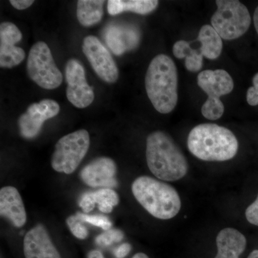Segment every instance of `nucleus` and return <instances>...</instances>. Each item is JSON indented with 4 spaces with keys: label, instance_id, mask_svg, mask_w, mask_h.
<instances>
[{
    "label": "nucleus",
    "instance_id": "nucleus-1",
    "mask_svg": "<svg viewBox=\"0 0 258 258\" xmlns=\"http://www.w3.org/2000/svg\"><path fill=\"white\" fill-rule=\"evenodd\" d=\"M146 157L149 170L163 181H177L187 174L189 165L186 157L165 132L157 131L149 134Z\"/></svg>",
    "mask_w": 258,
    "mask_h": 258
},
{
    "label": "nucleus",
    "instance_id": "nucleus-2",
    "mask_svg": "<svg viewBox=\"0 0 258 258\" xmlns=\"http://www.w3.org/2000/svg\"><path fill=\"white\" fill-rule=\"evenodd\" d=\"M187 147L195 157L206 161H225L233 159L238 142L230 129L215 123H202L191 129Z\"/></svg>",
    "mask_w": 258,
    "mask_h": 258
},
{
    "label": "nucleus",
    "instance_id": "nucleus-3",
    "mask_svg": "<svg viewBox=\"0 0 258 258\" xmlns=\"http://www.w3.org/2000/svg\"><path fill=\"white\" fill-rule=\"evenodd\" d=\"M147 96L156 110L163 114L171 113L178 101L177 69L169 56L160 54L154 57L145 76Z\"/></svg>",
    "mask_w": 258,
    "mask_h": 258
},
{
    "label": "nucleus",
    "instance_id": "nucleus-4",
    "mask_svg": "<svg viewBox=\"0 0 258 258\" xmlns=\"http://www.w3.org/2000/svg\"><path fill=\"white\" fill-rule=\"evenodd\" d=\"M132 190L137 202L156 218L170 220L181 210V199L177 191L164 181L141 176L134 180Z\"/></svg>",
    "mask_w": 258,
    "mask_h": 258
},
{
    "label": "nucleus",
    "instance_id": "nucleus-5",
    "mask_svg": "<svg viewBox=\"0 0 258 258\" xmlns=\"http://www.w3.org/2000/svg\"><path fill=\"white\" fill-rule=\"evenodd\" d=\"M212 26L222 39L235 40L248 30L251 17L247 8L237 0H217Z\"/></svg>",
    "mask_w": 258,
    "mask_h": 258
},
{
    "label": "nucleus",
    "instance_id": "nucleus-6",
    "mask_svg": "<svg viewBox=\"0 0 258 258\" xmlns=\"http://www.w3.org/2000/svg\"><path fill=\"white\" fill-rule=\"evenodd\" d=\"M90 147V136L85 129L67 134L59 139L51 159L57 172L71 174L86 157Z\"/></svg>",
    "mask_w": 258,
    "mask_h": 258
},
{
    "label": "nucleus",
    "instance_id": "nucleus-7",
    "mask_svg": "<svg viewBox=\"0 0 258 258\" xmlns=\"http://www.w3.org/2000/svg\"><path fill=\"white\" fill-rule=\"evenodd\" d=\"M27 71L30 79L44 89H55L63 80L45 42H37L32 45L27 61Z\"/></svg>",
    "mask_w": 258,
    "mask_h": 258
},
{
    "label": "nucleus",
    "instance_id": "nucleus-8",
    "mask_svg": "<svg viewBox=\"0 0 258 258\" xmlns=\"http://www.w3.org/2000/svg\"><path fill=\"white\" fill-rule=\"evenodd\" d=\"M83 52L97 76L104 82H116L119 76L118 67L114 60L99 39L93 35L85 37L83 41Z\"/></svg>",
    "mask_w": 258,
    "mask_h": 258
},
{
    "label": "nucleus",
    "instance_id": "nucleus-9",
    "mask_svg": "<svg viewBox=\"0 0 258 258\" xmlns=\"http://www.w3.org/2000/svg\"><path fill=\"white\" fill-rule=\"evenodd\" d=\"M64 74L68 84L66 96L70 103L78 108H85L91 105L94 101V91L86 81L82 64L76 59H71L66 63Z\"/></svg>",
    "mask_w": 258,
    "mask_h": 258
},
{
    "label": "nucleus",
    "instance_id": "nucleus-10",
    "mask_svg": "<svg viewBox=\"0 0 258 258\" xmlns=\"http://www.w3.org/2000/svg\"><path fill=\"white\" fill-rule=\"evenodd\" d=\"M60 110L58 103L52 99H44L32 103L19 118L20 135L25 139L35 138L41 132L44 122L54 118Z\"/></svg>",
    "mask_w": 258,
    "mask_h": 258
},
{
    "label": "nucleus",
    "instance_id": "nucleus-11",
    "mask_svg": "<svg viewBox=\"0 0 258 258\" xmlns=\"http://www.w3.org/2000/svg\"><path fill=\"white\" fill-rule=\"evenodd\" d=\"M22 32L15 24L4 22L0 25V67L13 69L21 63L25 52L16 43L21 41Z\"/></svg>",
    "mask_w": 258,
    "mask_h": 258
},
{
    "label": "nucleus",
    "instance_id": "nucleus-12",
    "mask_svg": "<svg viewBox=\"0 0 258 258\" xmlns=\"http://www.w3.org/2000/svg\"><path fill=\"white\" fill-rule=\"evenodd\" d=\"M117 166L111 158L98 157L85 166L80 176L85 184L91 187H115L118 184L115 174Z\"/></svg>",
    "mask_w": 258,
    "mask_h": 258
},
{
    "label": "nucleus",
    "instance_id": "nucleus-13",
    "mask_svg": "<svg viewBox=\"0 0 258 258\" xmlns=\"http://www.w3.org/2000/svg\"><path fill=\"white\" fill-rule=\"evenodd\" d=\"M198 86L208 94L205 103L208 104H222L220 97L233 91L234 82L230 75L225 70H206L200 73L198 77Z\"/></svg>",
    "mask_w": 258,
    "mask_h": 258
},
{
    "label": "nucleus",
    "instance_id": "nucleus-14",
    "mask_svg": "<svg viewBox=\"0 0 258 258\" xmlns=\"http://www.w3.org/2000/svg\"><path fill=\"white\" fill-rule=\"evenodd\" d=\"M25 258H61L45 227L37 225L27 232L24 239Z\"/></svg>",
    "mask_w": 258,
    "mask_h": 258
},
{
    "label": "nucleus",
    "instance_id": "nucleus-15",
    "mask_svg": "<svg viewBox=\"0 0 258 258\" xmlns=\"http://www.w3.org/2000/svg\"><path fill=\"white\" fill-rule=\"evenodd\" d=\"M105 40L115 55H121L137 47L140 42V34L130 25H111L106 28Z\"/></svg>",
    "mask_w": 258,
    "mask_h": 258
},
{
    "label": "nucleus",
    "instance_id": "nucleus-16",
    "mask_svg": "<svg viewBox=\"0 0 258 258\" xmlns=\"http://www.w3.org/2000/svg\"><path fill=\"white\" fill-rule=\"evenodd\" d=\"M0 215L17 227L26 223L27 213L23 199L14 186H4L0 190Z\"/></svg>",
    "mask_w": 258,
    "mask_h": 258
},
{
    "label": "nucleus",
    "instance_id": "nucleus-17",
    "mask_svg": "<svg viewBox=\"0 0 258 258\" xmlns=\"http://www.w3.org/2000/svg\"><path fill=\"white\" fill-rule=\"evenodd\" d=\"M217 253L215 258H239L245 250L247 240L238 230L226 227L217 236Z\"/></svg>",
    "mask_w": 258,
    "mask_h": 258
},
{
    "label": "nucleus",
    "instance_id": "nucleus-18",
    "mask_svg": "<svg viewBox=\"0 0 258 258\" xmlns=\"http://www.w3.org/2000/svg\"><path fill=\"white\" fill-rule=\"evenodd\" d=\"M118 203L119 198L114 190L102 188L97 191L85 193L80 200L79 206L83 212L88 213L95 208V204H98L100 211L111 213L113 207L116 206Z\"/></svg>",
    "mask_w": 258,
    "mask_h": 258
},
{
    "label": "nucleus",
    "instance_id": "nucleus-19",
    "mask_svg": "<svg viewBox=\"0 0 258 258\" xmlns=\"http://www.w3.org/2000/svg\"><path fill=\"white\" fill-rule=\"evenodd\" d=\"M157 0H109L107 2L108 14L115 16L123 12H132L139 15H147L157 9Z\"/></svg>",
    "mask_w": 258,
    "mask_h": 258
},
{
    "label": "nucleus",
    "instance_id": "nucleus-20",
    "mask_svg": "<svg viewBox=\"0 0 258 258\" xmlns=\"http://www.w3.org/2000/svg\"><path fill=\"white\" fill-rule=\"evenodd\" d=\"M198 40L201 43L200 52L203 57L215 60L221 54L222 40L212 25H203L199 32Z\"/></svg>",
    "mask_w": 258,
    "mask_h": 258
},
{
    "label": "nucleus",
    "instance_id": "nucleus-21",
    "mask_svg": "<svg viewBox=\"0 0 258 258\" xmlns=\"http://www.w3.org/2000/svg\"><path fill=\"white\" fill-rule=\"evenodd\" d=\"M105 1L79 0L77 3V18L83 27H91L101 21Z\"/></svg>",
    "mask_w": 258,
    "mask_h": 258
},
{
    "label": "nucleus",
    "instance_id": "nucleus-22",
    "mask_svg": "<svg viewBox=\"0 0 258 258\" xmlns=\"http://www.w3.org/2000/svg\"><path fill=\"white\" fill-rule=\"evenodd\" d=\"M76 216L83 222H87L96 227H101L106 231L111 230L112 223L108 217L102 215H88L81 212H78Z\"/></svg>",
    "mask_w": 258,
    "mask_h": 258
},
{
    "label": "nucleus",
    "instance_id": "nucleus-23",
    "mask_svg": "<svg viewBox=\"0 0 258 258\" xmlns=\"http://www.w3.org/2000/svg\"><path fill=\"white\" fill-rule=\"evenodd\" d=\"M124 235L119 230L111 229L96 237V242L100 246L111 245L113 242H118L123 240Z\"/></svg>",
    "mask_w": 258,
    "mask_h": 258
},
{
    "label": "nucleus",
    "instance_id": "nucleus-24",
    "mask_svg": "<svg viewBox=\"0 0 258 258\" xmlns=\"http://www.w3.org/2000/svg\"><path fill=\"white\" fill-rule=\"evenodd\" d=\"M66 223L69 226L73 235L80 240H84L88 237L87 228L83 225V222L76 215H71L66 220Z\"/></svg>",
    "mask_w": 258,
    "mask_h": 258
},
{
    "label": "nucleus",
    "instance_id": "nucleus-25",
    "mask_svg": "<svg viewBox=\"0 0 258 258\" xmlns=\"http://www.w3.org/2000/svg\"><path fill=\"white\" fill-rule=\"evenodd\" d=\"M203 66V55L200 50L191 49L189 55L185 60V67L190 72L196 73L202 69Z\"/></svg>",
    "mask_w": 258,
    "mask_h": 258
},
{
    "label": "nucleus",
    "instance_id": "nucleus-26",
    "mask_svg": "<svg viewBox=\"0 0 258 258\" xmlns=\"http://www.w3.org/2000/svg\"><path fill=\"white\" fill-rule=\"evenodd\" d=\"M189 42L184 40H179L174 43L173 46V53L179 59L186 58L191 50Z\"/></svg>",
    "mask_w": 258,
    "mask_h": 258
},
{
    "label": "nucleus",
    "instance_id": "nucleus-27",
    "mask_svg": "<svg viewBox=\"0 0 258 258\" xmlns=\"http://www.w3.org/2000/svg\"><path fill=\"white\" fill-rule=\"evenodd\" d=\"M253 86L249 88L247 92V101L252 106L258 105V73L252 79Z\"/></svg>",
    "mask_w": 258,
    "mask_h": 258
},
{
    "label": "nucleus",
    "instance_id": "nucleus-28",
    "mask_svg": "<svg viewBox=\"0 0 258 258\" xmlns=\"http://www.w3.org/2000/svg\"><path fill=\"white\" fill-rule=\"evenodd\" d=\"M245 217L249 223L258 227V195L254 203L246 210Z\"/></svg>",
    "mask_w": 258,
    "mask_h": 258
},
{
    "label": "nucleus",
    "instance_id": "nucleus-29",
    "mask_svg": "<svg viewBox=\"0 0 258 258\" xmlns=\"http://www.w3.org/2000/svg\"><path fill=\"white\" fill-rule=\"evenodd\" d=\"M10 4L15 9L23 10L28 9L34 3L33 0H10Z\"/></svg>",
    "mask_w": 258,
    "mask_h": 258
},
{
    "label": "nucleus",
    "instance_id": "nucleus-30",
    "mask_svg": "<svg viewBox=\"0 0 258 258\" xmlns=\"http://www.w3.org/2000/svg\"><path fill=\"white\" fill-rule=\"evenodd\" d=\"M131 249H132V246L130 244L123 243L120 244L119 247L115 250V257L116 258H124L128 255Z\"/></svg>",
    "mask_w": 258,
    "mask_h": 258
},
{
    "label": "nucleus",
    "instance_id": "nucleus-31",
    "mask_svg": "<svg viewBox=\"0 0 258 258\" xmlns=\"http://www.w3.org/2000/svg\"><path fill=\"white\" fill-rule=\"evenodd\" d=\"M88 258H104V257L100 251L92 250L88 253Z\"/></svg>",
    "mask_w": 258,
    "mask_h": 258
},
{
    "label": "nucleus",
    "instance_id": "nucleus-32",
    "mask_svg": "<svg viewBox=\"0 0 258 258\" xmlns=\"http://www.w3.org/2000/svg\"><path fill=\"white\" fill-rule=\"evenodd\" d=\"M253 20L254 28H255L256 32H257L258 35V7L254 10Z\"/></svg>",
    "mask_w": 258,
    "mask_h": 258
},
{
    "label": "nucleus",
    "instance_id": "nucleus-33",
    "mask_svg": "<svg viewBox=\"0 0 258 258\" xmlns=\"http://www.w3.org/2000/svg\"><path fill=\"white\" fill-rule=\"evenodd\" d=\"M247 258H258V249H254L250 254H249Z\"/></svg>",
    "mask_w": 258,
    "mask_h": 258
},
{
    "label": "nucleus",
    "instance_id": "nucleus-34",
    "mask_svg": "<svg viewBox=\"0 0 258 258\" xmlns=\"http://www.w3.org/2000/svg\"><path fill=\"white\" fill-rule=\"evenodd\" d=\"M132 258H149L147 254L143 253V252H139L134 256Z\"/></svg>",
    "mask_w": 258,
    "mask_h": 258
}]
</instances>
